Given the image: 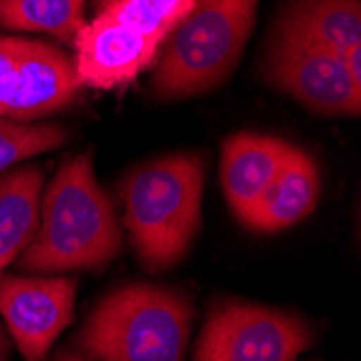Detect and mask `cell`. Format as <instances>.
Segmentation results:
<instances>
[{
	"instance_id": "14",
	"label": "cell",
	"mask_w": 361,
	"mask_h": 361,
	"mask_svg": "<svg viewBox=\"0 0 361 361\" xmlns=\"http://www.w3.org/2000/svg\"><path fill=\"white\" fill-rule=\"evenodd\" d=\"M87 0H0V28L44 32L65 46H74L87 24Z\"/></svg>"
},
{
	"instance_id": "2",
	"label": "cell",
	"mask_w": 361,
	"mask_h": 361,
	"mask_svg": "<svg viewBox=\"0 0 361 361\" xmlns=\"http://www.w3.org/2000/svg\"><path fill=\"white\" fill-rule=\"evenodd\" d=\"M204 182V158L192 152L145 162L121 182L123 225L145 271L162 273L186 255L202 227Z\"/></svg>"
},
{
	"instance_id": "11",
	"label": "cell",
	"mask_w": 361,
	"mask_h": 361,
	"mask_svg": "<svg viewBox=\"0 0 361 361\" xmlns=\"http://www.w3.org/2000/svg\"><path fill=\"white\" fill-rule=\"evenodd\" d=\"M290 143L253 133L225 139L221 152V184L232 212L245 221L279 171Z\"/></svg>"
},
{
	"instance_id": "13",
	"label": "cell",
	"mask_w": 361,
	"mask_h": 361,
	"mask_svg": "<svg viewBox=\"0 0 361 361\" xmlns=\"http://www.w3.org/2000/svg\"><path fill=\"white\" fill-rule=\"evenodd\" d=\"M42 188L44 173L37 167L13 169L0 180V277L37 234Z\"/></svg>"
},
{
	"instance_id": "4",
	"label": "cell",
	"mask_w": 361,
	"mask_h": 361,
	"mask_svg": "<svg viewBox=\"0 0 361 361\" xmlns=\"http://www.w3.org/2000/svg\"><path fill=\"white\" fill-rule=\"evenodd\" d=\"M259 0H195L171 30L152 72L158 100L204 95L232 76L253 30Z\"/></svg>"
},
{
	"instance_id": "16",
	"label": "cell",
	"mask_w": 361,
	"mask_h": 361,
	"mask_svg": "<svg viewBox=\"0 0 361 361\" xmlns=\"http://www.w3.org/2000/svg\"><path fill=\"white\" fill-rule=\"evenodd\" d=\"M54 361H95L91 357H85L82 353H74V350H68V348H61L54 357Z\"/></svg>"
},
{
	"instance_id": "7",
	"label": "cell",
	"mask_w": 361,
	"mask_h": 361,
	"mask_svg": "<svg viewBox=\"0 0 361 361\" xmlns=\"http://www.w3.org/2000/svg\"><path fill=\"white\" fill-rule=\"evenodd\" d=\"M314 344L307 322L294 314L216 301L195 346V361H297Z\"/></svg>"
},
{
	"instance_id": "3",
	"label": "cell",
	"mask_w": 361,
	"mask_h": 361,
	"mask_svg": "<svg viewBox=\"0 0 361 361\" xmlns=\"http://www.w3.org/2000/svg\"><path fill=\"white\" fill-rule=\"evenodd\" d=\"M192 318L184 292L130 283L89 314L76 344L95 361H184Z\"/></svg>"
},
{
	"instance_id": "12",
	"label": "cell",
	"mask_w": 361,
	"mask_h": 361,
	"mask_svg": "<svg viewBox=\"0 0 361 361\" xmlns=\"http://www.w3.org/2000/svg\"><path fill=\"white\" fill-rule=\"evenodd\" d=\"M277 30L331 48L361 82V0H292Z\"/></svg>"
},
{
	"instance_id": "5",
	"label": "cell",
	"mask_w": 361,
	"mask_h": 361,
	"mask_svg": "<svg viewBox=\"0 0 361 361\" xmlns=\"http://www.w3.org/2000/svg\"><path fill=\"white\" fill-rule=\"evenodd\" d=\"M195 0H117L87 22L74 42L76 72L85 87L117 89L133 82L156 59Z\"/></svg>"
},
{
	"instance_id": "9",
	"label": "cell",
	"mask_w": 361,
	"mask_h": 361,
	"mask_svg": "<svg viewBox=\"0 0 361 361\" xmlns=\"http://www.w3.org/2000/svg\"><path fill=\"white\" fill-rule=\"evenodd\" d=\"M74 277H0V316L26 361H46L74 318Z\"/></svg>"
},
{
	"instance_id": "8",
	"label": "cell",
	"mask_w": 361,
	"mask_h": 361,
	"mask_svg": "<svg viewBox=\"0 0 361 361\" xmlns=\"http://www.w3.org/2000/svg\"><path fill=\"white\" fill-rule=\"evenodd\" d=\"M264 78L312 113L357 117L361 111V82L338 52L318 42L277 30L264 61Z\"/></svg>"
},
{
	"instance_id": "1",
	"label": "cell",
	"mask_w": 361,
	"mask_h": 361,
	"mask_svg": "<svg viewBox=\"0 0 361 361\" xmlns=\"http://www.w3.org/2000/svg\"><path fill=\"white\" fill-rule=\"evenodd\" d=\"M119 251L121 227L91 154L68 158L42 197L37 234L18 255V269L35 275L97 271Z\"/></svg>"
},
{
	"instance_id": "18",
	"label": "cell",
	"mask_w": 361,
	"mask_h": 361,
	"mask_svg": "<svg viewBox=\"0 0 361 361\" xmlns=\"http://www.w3.org/2000/svg\"><path fill=\"white\" fill-rule=\"evenodd\" d=\"M113 3H117V0H93V7L97 9V13L104 11L106 7H111Z\"/></svg>"
},
{
	"instance_id": "10",
	"label": "cell",
	"mask_w": 361,
	"mask_h": 361,
	"mask_svg": "<svg viewBox=\"0 0 361 361\" xmlns=\"http://www.w3.org/2000/svg\"><path fill=\"white\" fill-rule=\"evenodd\" d=\"M318 200L320 171L316 160L305 149L290 145L279 171L243 223L257 232H279L307 219Z\"/></svg>"
},
{
	"instance_id": "17",
	"label": "cell",
	"mask_w": 361,
	"mask_h": 361,
	"mask_svg": "<svg viewBox=\"0 0 361 361\" xmlns=\"http://www.w3.org/2000/svg\"><path fill=\"white\" fill-rule=\"evenodd\" d=\"M9 355H11V340L3 329V324H0V361H9Z\"/></svg>"
},
{
	"instance_id": "15",
	"label": "cell",
	"mask_w": 361,
	"mask_h": 361,
	"mask_svg": "<svg viewBox=\"0 0 361 361\" xmlns=\"http://www.w3.org/2000/svg\"><path fill=\"white\" fill-rule=\"evenodd\" d=\"M70 139L68 130L52 123H22L0 117V171L18 162L54 152Z\"/></svg>"
},
{
	"instance_id": "6",
	"label": "cell",
	"mask_w": 361,
	"mask_h": 361,
	"mask_svg": "<svg viewBox=\"0 0 361 361\" xmlns=\"http://www.w3.org/2000/svg\"><path fill=\"white\" fill-rule=\"evenodd\" d=\"M82 82L74 59L42 39L0 35V117L30 123L72 106Z\"/></svg>"
}]
</instances>
